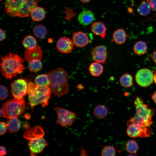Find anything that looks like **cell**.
Wrapping results in <instances>:
<instances>
[{
	"label": "cell",
	"instance_id": "6da1fadb",
	"mask_svg": "<svg viewBox=\"0 0 156 156\" xmlns=\"http://www.w3.org/2000/svg\"><path fill=\"white\" fill-rule=\"evenodd\" d=\"M51 92L59 97L67 94L69 91V75L66 71L60 67L52 70L47 74Z\"/></svg>",
	"mask_w": 156,
	"mask_h": 156
},
{
	"label": "cell",
	"instance_id": "7a4b0ae2",
	"mask_svg": "<svg viewBox=\"0 0 156 156\" xmlns=\"http://www.w3.org/2000/svg\"><path fill=\"white\" fill-rule=\"evenodd\" d=\"M24 60L20 56L12 53L1 57V73L6 79H10L21 73L26 68Z\"/></svg>",
	"mask_w": 156,
	"mask_h": 156
},
{
	"label": "cell",
	"instance_id": "3957f363",
	"mask_svg": "<svg viewBox=\"0 0 156 156\" xmlns=\"http://www.w3.org/2000/svg\"><path fill=\"white\" fill-rule=\"evenodd\" d=\"M39 2V0H5V12L10 16L29 17Z\"/></svg>",
	"mask_w": 156,
	"mask_h": 156
},
{
	"label": "cell",
	"instance_id": "277c9868",
	"mask_svg": "<svg viewBox=\"0 0 156 156\" xmlns=\"http://www.w3.org/2000/svg\"><path fill=\"white\" fill-rule=\"evenodd\" d=\"M134 105L136 109L135 114L130 119L135 123L146 127H150L153 123L152 119L155 109L144 104L142 99L139 97H137L135 99Z\"/></svg>",
	"mask_w": 156,
	"mask_h": 156
},
{
	"label": "cell",
	"instance_id": "5b68a950",
	"mask_svg": "<svg viewBox=\"0 0 156 156\" xmlns=\"http://www.w3.org/2000/svg\"><path fill=\"white\" fill-rule=\"evenodd\" d=\"M51 92L48 86L36 85L34 89L27 93L29 105L31 107L40 104L42 107H46L51 97Z\"/></svg>",
	"mask_w": 156,
	"mask_h": 156
},
{
	"label": "cell",
	"instance_id": "8992f818",
	"mask_svg": "<svg viewBox=\"0 0 156 156\" xmlns=\"http://www.w3.org/2000/svg\"><path fill=\"white\" fill-rule=\"evenodd\" d=\"M25 108L24 100L18 101L14 98L3 104L2 114L3 117L7 118H17L23 113Z\"/></svg>",
	"mask_w": 156,
	"mask_h": 156
},
{
	"label": "cell",
	"instance_id": "52a82bcc",
	"mask_svg": "<svg viewBox=\"0 0 156 156\" xmlns=\"http://www.w3.org/2000/svg\"><path fill=\"white\" fill-rule=\"evenodd\" d=\"M127 134L131 138L148 137L153 132L150 127H146L135 123L130 119L127 121Z\"/></svg>",
	"mask_w": 156,
	"mask_h": 156
},
{
	"label": "cell",
	"instance_id": "ba28073f",
	"mask_svg": "<svg viewBox=\"0 0 156 156\" xmlns=\"http://www.w3.org/2000/svg\"><path fill=\"white\" fill-rule=\"evenodd\" d=\"M57 115V124L63 127H70L74 124L77 118V114L59 106L55 108Z\"/></svg>",
	"mask_w": 156,
	"mask_h": 156
},
{
	"label": "cell",
	"instance_id": "9c48e42d",
	"mask_svg": "<svg viewBox=\"0 0 156 156\" xmlns=\"http://www.w3.org/2000/svg\"><path fill=\"white\" fill-rule=\"evenodd\" d=\"M12 95L18 101L24 100V96L27 94V83L25 79L19 78L10 84Z\"/></svg>",
	"mask_w": 156,
	"mask_h": 156
},
{
	"label": "cell",
	"instance_id": "30bf717a",
	"mask_svg": "<svg viewBox=\"0 0 156 156\" xmlns=\"http://www.w3.org/2000/svg\"><path fill=\"white\" fill-rule=\"evenodd\" d=\"M135 79L136 83L140 86L147 87L153 82V73L148 68L140 69L137 72Z\"/></svg>",
	"mask_w": 156,
	"mask_h": 156
},
{
	"label": "cell",
	"instance_id": "8fae6325",
	"mask_svg": "<svg viewBox=\"0 0 156 156\" xmlns=\"http://www.w3.org/2000/svg\"><path fill=\"white\" fill-rule=\"evenodd\" d=\"M93 60L95 62L104 64L107 57V51L106 47L103 45L94 47L91 52Z\"/></svg>",
	"mask_w": 156,
	"mask_h": 156
},
{
	"label": "cell",
	"instance_id": "7c38bea8",
	"mask_svg": "<svg viewBox=\"0 0 156 156\" xmlns=\"http://www.w3.org/2000/svg\"><path fill=\"white\" fill-rule=\"evenodd\" d=\"M74 44L72 40L66 37L63 36L57 40L56 46L58 51L63 54H67L73 49Z\"/></svg>",
	"mask_w": 156,
	"mask_h": 156
},
{
	"label": "cell",
	"instance_id": "4fadbf2b",
	"mask_svg": "<svg viewBox=\"0 0 156 156\" xmlns=\"http://www.w3.org/2000/svg\"><path fill=\"white\" fill-rule=\"evenodd\" d=\"M48 145V143L42 137L29 140L28 144L32 155L40 153Z\"/></svg>",
	"mask_w": 156,
	"mask_h": 156
},
{
	"label": "cell",
	"instance_id": "5bb4252c",
	"mask_svg": "<svg viewBox=\"0 0 156 156\" xmlns=\"http://www.w3.org/2000/svg\"><path fill=\"white\" fill-rule=\"evenodd\" d=\"M72 38L74 44L77 47H83L88 45L90 42L88 35L82 31L74 32L72 35Z\"/></svg>",
	"mask_w": 156,
	"mask_h": 156
},
{
	"label": "cell",
	"instance_id": "9a60e30c",
	"mask_svg": "<svg viewBox=\"0 0 156 156\" xmlns=\"http://www.w3.org/2000/svg\"><path fill=\"white\" fill-rule=\"evenodd\" d=\"M42 50L41 48L38 46L33 49L26 50L24 53L25 58L28 63L35 59L41 60L42 59Z\"/></svg>",
	"mask_w": 156,
	"mask_h": 156
},
{
	"label": "cell",
	"instance_id": "2e32d148",
	"mask_svg": "<svg viewBox=\"0 0 156 156\" xmlns=\"http://www.w3.org/2000/svg\"><path fill=\"white\" fill-rule=\"evenodd\" d=\"M93 13L91 10H85L81 12L79 14L77 20L81 25L86 26L91 24L95 20Z\"/></svg>",
	"mask_w": 156,
	"mask_h": 156
},
{
	"label": "cell",
	"instance_id": "e0dca14e",
	"mask_svg": "<svg viewBox=\"0 0 156 156\" xmlns=\"http://www.w3.org/2000/svg\"><path fill=\"white\" fill-rule=\"evenodd\" d=\"M91 29L94 34L102 38H105L107 28L103 22L98 21L93 22L92 25Z\"/></svg>",
	"mask_w": 156,
	"mask_h": 156
},
{
	"label": "cell",
	"instance_id": "ac0fdd59",
	"mask_svg": "<svg viewBox=\"0 0 156 156\" xmlns=\"http://www.w3.org/2000/svg\"><path fill=\"white\" fill-rule=\"evenodd\" d=\"M44 134L42 128L39 126H37L27 130L24 135V137L29 140L42 138Z\"/></svg>",
	"mask_w": 156,
	"mask_h": 156
},
{
	"label": "cell",
	"instance_id": "d6986e66",
	"mask_svg": "<svg viewBox=\"0 0 156 156\" xmlns=\"http://www.w3.org/2000/svg\"><path fill=\"white\" fill-rule=\"evenodd\" d=\"M112 41L120 45L125 43L129 36L122 28H119L115 30L112 34Z\"/></svg>",
	"mask_w": 156,
	"mask_h": 156
},
{
	"label": "cell",
	"instance_id": "ffe728a7",
	"mask_svg": "<svg viewBox=\"0 0 156 156\" xmlns=\"http://www.w3.org/2000/svg\"><path fill=\"white\" fill-rule=\"evenodd\" d=\"M30 16L32 19L34 21H41L45 17V10L42 7L37 6L31 11Z\"/></svg>",
	"mask_w": 156,
	"mask_h": 156
},
{
	"label": "cell",
	"instance_id": "44dd1931",
	"mask_svg": "<svg viewBox=\"0 0 156 156\" xmlns=\"http://www.w3.org/2000/svg\"><path fill=\"white\" fill-rule=\"evenodd\" d=\"M101 64L95 62L90 64L88 70L92 75L97 77L101 75L103 71L104 68Z\"/></svg>",
	"mask_w": 156,
	"mask_h": 156
},
{
	"label": "cell",
	"instance_id": "7402d4cb",
	"mask_svg": "<svg viewBox=\"0 0 156 156\" xmlns=\"http://www.w3.org/2000/svg\"><path fill=\"white\" fill-rule=\"evenodd\" d=\"M108 113V109L105 105L99 104L94 107L93 110V114L94 116L99 119L105 118Z\"/></svg>",
	"mask_w": 156,
	"mask_h": 156
},
{
	"label": "cell",
	"instance_id": "603a6c76",
	"mask_svg": "<svg viewBox=\"0 0 156 156\" xmlns=\"http://www.w3.org/2000/svg\"><path fill=\"white\" fill-rule=\"evenodd\" d=\"M6 125L9 131L12 133H13L19 130L21 123L17 118H9Z\"/></svg>",
	"mask_w": 156,
	"mask_h": 156
},
{
	"label": "cell",
	"instance_id": "cb8c5ba5",
	"mask_svg": "<svg viewBox=\"0 0 156 156\" xmlns=\"http://www.w3.org/2000/svg\"><path fill=\"white\" fill-rule=\"evenodd\" d=\"M147 49L146 43L143 41L136 42L133 47L134 52L138 55H141L146 53Z\"/></svg>",
	"mask_w": 156,
	"mask_h": 156
},
{
	"label": "cell",
	"instance_id": "d4e9b609",
	"mask_svg": "<svg viewBox=\"0 0 156 156\" xmlns=\"http://www.w3.org/2000/svg\"><path fill=\"white\" fill-rule=\"evenodd\" d=\"M32 31L35 36L41 39L45 38L47 32L46 27L41 24L36 25L33 28Z\"/></svg>",
	"mask_w": 156,
	"mask_h": 156
},
{
	"label": "cell",
	"instance_id": "484cf974",
	"mask_svg": "<svg viewBox=\"0 0 156 156\" xmlns=\"http://www.w3.org/2000/svg\"><path fill=\"white\" fill-rule=\"evenodd\" d=\"M151 9L148 3L146 1L143 0L139 4L137 8V11L140 15L145 16L150 13Z\"/></svg>",
	"mask_w": 156,
	"mask_h": 156
},
{
	"label": "cell",
	"instance_id": "4316f807",
	"mask_svg": "<svg viewBox=\"0 0 156 156\" xmlns=\"http://www.w3.org/2000/svg\"><path fill=\"white\" fill-rule=\"evenodd\" d=\"M119 82L121 85L124 87H130L132 86L133 84V77L128 73H125L120 77Z\"/></svg>",
	"mask_w": 156,
	"mask_h": 156
},
{
	"label": "cell",
	"instance_id": "83f0119b",
	"mask_svg": "<svg viewBox=\"0 0 156 156\" xmlns=\"http://www.w3.org/2000/svg\"><path fill=\"white\" fill-rule=\"evenodd\" d=\"M22 44L23 46L27 49H31L36 47L37 42L34 37L31 35H28L24 38Z\"/></svg>",
	"mask_w": 156,
	"mask_h": 156
},
{
	"label": "cell",
	"instance_id": "f1b7e54d",
	"mask_svg": "<svg viewBox=\"0 0 156 156\" xmlns=\"http://www.w3.org/2000/svg\"><path fill=\"white\" fill-rule=\"evenodd\" d=\"M36 85L39 86H49V81L47 74H41L37 76L34 79Z\"/></svg>",
	"mask_w": 156,
	"mask_h": 156
},
{
	"label": "cell",
	"instance_id": "f546056e",
	"mask_svg": "<svg viewBox=\"0 0 156 156\" xmlns=\"http://www.w3.org/2000/svg\"><path fill=\"white\" fill-rule=\"evenodd\" d=\"M42 67V65L40 60L35 59L29 62V69L31 72H36L39 71Z\"/></svg>",
	"mask_w": 156,
	"mask_h": 156
},
{
	"label": "cell",
	"instance_id": "4dcf8cb0",
	"mask_svg": "<svg viewBox=\"0 0 156 156\" xmlns=\"http://www.w3.org/2000/svg\"><path fill=\"white\" fill-rule=\"evenodd\" d=\"M139 148L138 144L134 140H129L127 142L125 146L126 151L130 154H136Z\"/></svg>",
	"mask_w": 156,
	"mask_h": 156
},
{
	"label": "cell",
	"instance_id": "1f68e13d",
	"mask_svg": "<svg viewBox=\"0 0 156 156\" xmlns=\"http://www.w3.org/2000/svg\"><path fill=\"white\" fill-rule=\"evenodd\" d=\"M115 155V149L112 146H106L101 150V155L102 156H114Z\"/></svg>",
	"mask_w": 156,
	"mask_h": 156
},
{
	"label": "cell",
	"instance_id": "d6a6232c",
	"mask_svg": "<svg viewBox=\"0 0 156 156\" xmlns=\"http://www.w3.org/2000/svg\"><path fill=\"white\" fill-rule=\"evenodd\" d=\"M0 99L3 100L6 99L8 96V92L7 88L5 86L1 85L0 86Z\"/></svg>",
	"mask_w": 156,
	"mask_h": 156
},
{
	"label": "cell",
	"instance_id": "836d02e7",
	"mask_svg": "<svg viewBox=\"0 0 156 156\" xmlns=\"http://www.w3.org/2000/svg\"><path fill=\"white\" fill-rule=\"evenodd\" d=\"M0 135H1L5 133L7 130V126L5 122H0Z\"/></svg>",
	"mask_w": 156,
	"mask_h": 156
},
{
	"label": "cell",
	"instance_id": "e575fe53",
	"mask_svg": "<svg viewBox=\"0 0 156 156\" xmlns=\"http://www.w3.org/2000/svg\"><path fill=\"white\" fill-rule=\"evenodd\" d=\"M149 4L151 9L156 11V0H146Z\"/></svg>",
	"mask_w": 156,
	"mask_h": 156
},
{
	"label": "cell",
	"instance_id": "d590c367",
	"mask_svg": "<svg viewBox=\"0 0 156 156\" xmlns=\"http://www.w3.org/2000/svg\"><path fill=\"white\" fill-rule=\"evenodd\" d=\"M0 41L3 40L5 38V33L4 31L1 28L0 29Z\"/></svg>",
	"mask_w": 156,
	"mask_h": 156
},
{
	"label": "cell",
	"instance_id": "8d00e7d4",
	"mask_svg": "<svg viewBox=\"0 0 156 156\" xmlns=\"http://www.w3.org/2000/svg\"><path fill=\"white\" fill-rule=\"evenodd\" d=\"M6 151L5 148L3 146H1L0 147V154L1 156L5 155L6 153Z\"/></svg>",
	"mask_w": 156,
	"mask_h": 156
},
{
	"label": "cell",
	"instance_id": "74e56055",
	"mask_svg": "<svg viewBox=\"0 0 156 156\" xmlns=\"http://www.w3.org/2000/svg\"><path fill=\"white\" fill-rule=\"evenodd\" d=\"M151 57L156 64V50L154 51L151 55Z\"/></svg>",
	"mask_w": 156,
	"mask_h": 156
},
{
	"label": "cell",
	"instance_id": "f35d334b",
	"mask_svg": "<svg viewBox=\"0 0 156 156\" xmlns=\"http://www.w3.org/2000/svg\"><path fill=\"white\" fill-rule=\"evenodd\" d=\"M80 155L81 156L87 155V151L84 148H81L80 150Z\"/></svg>",
	"mask_w": 156,
	"mask_h": 156
},
{
	"label": "cell",
	"instance_id": "ab89813d",
	"mask_svg": "<svg viewBox=\"0 0 156 156\" xmlns=\"http://www.w3.org/2000/svg\"><path fill=\"white\" fill-rule=\"evenodd\" d=\"M151 99L156 104V91L154 92L152 95Z\"/></svg>",
	"mask_w": 156,
	"mask_h": 156
},
{
	"label": "cell",
	"instance_id": "60d3db41",
	"mask_svg": "<svg viewBox=\"0 0 156 156\" xmlns=\"http://www.w3.org/2000/svg\"><path fill=\"white\" fill-rule=\"evenodd\" d=\"M153 82L156 85V69L153 73Z\"/></svg>",
	"mask_w": 156,
	"mask_h": 156
},
{
	"label": "cell",
	"instance_id": "b9f144b4",
	"mask_svg": "<svg viewBox=\"0 0 156 156\" xmlns=\"http://www.w3.org/2000/svg\"><path fill=\"white\" fill-rule=\"evenodd\" d=\"M80 1L83 3H87L90 1L91 0H79Z\"/></svg>",
	"mask_w": 156,
	"mask_h": 156
},
{
	"label": "cell",
	"instance_id": "7bdbcfd3",
	"mask_svg": "<svg viewBox=\"0 0 156 156\" xmlns=\"http://www.w3.org/2000/svg\"><path fill=\"white\" fill-rule=\"evenodd\" d=\"M77 87L78 88V89H79V90H81L83 88V86L81 84H79L78 85Z\"/></svg>",
	"mask_w": 156,
	"mask_h": 156
},
{
	"label": "cell",
	"instance_id": "ee69618b",
	"mask_svg": "<svg viewBox=\"0 0 156 156\" xmlns=\"http://www.w3.org/2000/svg\"><path fill=\"white\" fill-rule=\"evenodd\" d=\"M25 118L27 119H29L30 118V116L29 114H26L25 115Z\"/></svg>",
	"mask_w": 156,
	"mask_h": 156
},
{
	"label": "cell",
	"instance_id": "f6af8a7d",
	"mask_svg": "<svg viewBox=\"0 0 156 156\" xmlns=\"http://www.w3.org/2000/svg\"><path fill=\"white\" fill-rule=\"evenodd\" d=\"M1 113H2V111L1 112V109H0V115L1 116Z\"/></svg>",
	"mask_w": 156,
	"mask_h": 156
},
{
	"label": "cell",
	"instance_id": "bcb514c9",
	"mask_svg": "<svg viewBox=\"0 0 156 156\" xmlns=\"http://www.w3.org/2000/svg\"><path fill=\"white\" fill-rule=\"evenodd\" d=\"M1 1L2 0H0Z\"/></svg>",
	"mask_w": 156,
	"mask_h": 156
},
{
	"label": "cell",
	"instance_id": "7dc6e473",
	"mask_svg": "<svg viewBox=\"0 0 156 156\" xmlns=\"http://www.w3.org/2000/svg\"><path fill=\"white\" fill-rule=\"evenodd\" d=\"M155 21H156V20Z\"/></svg>",
	"mask_w": 156,
	"mask_h": 156
}]
</instances>
